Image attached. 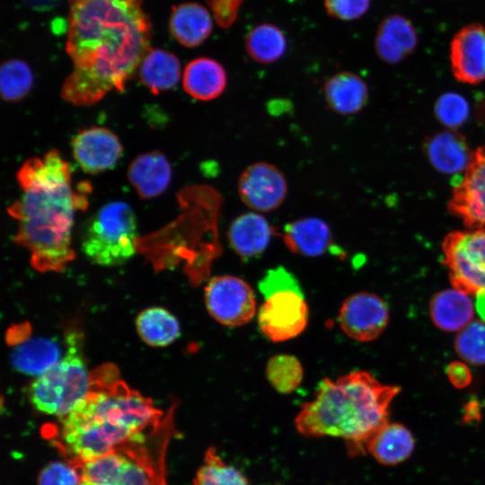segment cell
Segmentation results:
<instances>
[{"mask_svg":"<svg viewBox=\"0 0 485 485\" xmlns=\"http://www.w3.org/2000/svg\"><path fill=\"white\" fill-rule=\"evenodd\" d=\"M150 40L143 0H69L66 50L73 70L62 98L87 106L123 91L151 49Z\"/></svg>","mask_w":485,"mask_h":485,"instance_id":"1","label":"cell"},{"mask_svg":"<svg viewBox=\"0 0 485 485\" xmlns=\"http://www.w3.org/2000/svg\"><path fill=\"white\" fill-rule=\"evenodd\" d=\"M16 179L22 194L8 207L18 222L16 242L38 269H64L74 257L75 214L87 206L86 197L73 189L69 165L56 149L24 162Z\"/></svg>","mask_w":485,"mask_h":485,"instance_id":"2","label":"cell"},{"mask_svg":"<svg viewBox=\"0 0 485 485\" xmlns=\"http://www.w3.org/2000/svg\"><path fill=\"white\" fill-rule=\"evenodd\" d=\"M400 392L362 370L324 378L314 398L302 405L295 428L308 437H340L350 456L363 455L370 439L389 422L391 403Z\"/></svg>","mask_w":485,"mask_h":485,"instance_id":"3","label":"cell"},{"mask_svg":"<svg viewBox=\"0 0 485 485\" xmlns=\"http://www.w3.org/2000/svg\"><path fill=\"white\" fill-rule=\"evenodd\" d=\"M162 412L138 392L119 384L92 389L68 415L59 419L64 428L88 432L110 450L157 428Z\"/></svg>","mask_w":485,"mask_h":485,"instance_id":"4","label":"cell"},{"mask_svg":"<svg viewBox=\"0 0 485 485\" xmlns=\"http://www.w3.org/2000/svg\"><path fill=\"white\" fill-rule=\"evenodd\" d=\"M82 348L81 334L68 332L62 358L31 384L29 400L38 411L61 419L90 393L92 382Z\"/></svg>","mask_w":485,"mask_h":485,"instance_id":"5","label":"cell"},{"mask_svg":"<svg viewBox=\"0 0 485 485\" xmlns=\"http://www.w3.org/2000/svg\"><path fill=\"white\" fill-rule=\"evenodd\" d=\"M137 237V218L131 206L113 201L101 207L89 220L81 249L94 265L116 267L135 256Z\"/></svg>","mask_w":485,"mask_h":485,"instance_id":"6","label":"cell"},{"mask_svg":"<svg viewBox=\"0 0 485 485\" xmlns=\"http://www.w3.org/2000/svg\"><path fill=\"white\" fill-rule=\"evenodd\" d=\"M442 251L453 288L468 295L485 291V228L448 233Z\"/></svg>","mask_w":485,"mask_h":485,"instance_id":"7","label":"cell"},{"mask_svg":"<svg viewBox=\"0 0 485 485\" xmlns=\"http://www.w3.org/2000/svg\"><path fill=\"white\" fill-rule=\"evenodd\" d=\"M208 313L225 326L249 322L256 312L255 295L247 282L234 276H216L205 287Z\"/></svg>","mask_w":485,"mask_h":485,"instance_id":"8","label":"cell"},{"mask_svg":"<svg viewBox=\"0 0 485 485\" xmlns=\"http://www.w3.org/2000/svg\"><path fill=\"white\" fill-rule=\"evenodd\" d=\"M308 306L302 290H282L265 297L258 313L261 332L273 342L297 337L305 329Z\"/></svg>","mask_w":485,"mask_h":485,"instance_id":"9","label":"cell"},{"mask_svg":"<svg viewBox=\"0 0 485 485\" xmlns=\"http://www.w3.org/2000/svg\"><path fill=\"white\" fill-rule=\"evenodd\" d=\"M448 211L468 229L485 228V146L477 147L453 190Z\"/></svg>","mask_w":485,"mask_h":485,"instance_id":"10","label":"cell"},{"mask_svg":"<svg viewBox=\"0 0 485 485\" xmlns=\"http://www.w3.org/2000/svg\"><path fill=\"white\" fill-rule=\"evenodd\" d=\"M339 324L343 332L354 340L368 342L377 339L389 322V309L379 295L357 292L342 303Z\"/></svg>","mask_w":485,"mask_h":485,"instance_id":"11","label":"cell"},{"mask_svg":"<svg viewBox=\"0 0 485 485\" xmlns=\"http://www.w3.org/2000/svg\"><path fill=\"white\" fill-rule=\"evenodd\" d=\"M284 173L274 164L254 163L241 173L237 192L244 205L257 212H269L278 208L287 194Z\"/></svg>","mask_w":485,"mask_h":485,"instance_id":"12","label":"cell"},{"mask_svg":"<svg viewBox=\"0 0 485 485\" xmlns=\"http://www.w3.org/2000/svg\"><path fill=\"white\" fill-rule=\"evenodd\" d=\"M449 59L454 77L478 84L485 80V26L471 23L459 30L450 43Z\"/></svg>","mask_w":485,"mask_h":485,"instance_id":"13","label":"cell"},{"mask_svg":"<svg viewBox=\"0 0 485 485\" xmlns=\"http://www.w3.org/2000/svg\"><path fill=\"white\" fill-rule=\"evenodd\" d=\"M72 150L82 170L92 174L113 168L123 154L118 137L101 127L79 131L73 138Z\"/></svg>","mask_w":485,"mask_h":485,"instance_id":"14","label":"cell"},{"mask_svg":"<svg viewBox=\"0 0 485 485\" xmlns=\"http://www.w3.org/2000/svg\"><path fill=\"white\" fill-rule=\"evenodd\" d=\"M418 42L411 22L400 14H392L380 23L375 37V50L383 61L395 64L408 57Z\"/></svg>","mask_w":485,"mask_h":485,"instance_id":"15","label":"cell"},{"mask_svg":"<svg viewBox=\"0 0 485 485\" xmlns=\"http://www.w3.org/2000/svg\"><path fill=\"white\" fill-rule=\"evenodd\" d=\"M128 178L141 198H153L162 194L172 179V167L159 151L137 156L129 164Z\"/></svg>","mask_w":485,"mask_h":485,"instance_id":"16","label":"cell"},{"mask_svg":"<svg viewBox=\"0 0 485 485\" xmlns=\"http://www.w3.org/2000/svg\"><path fill=\"white\" fill-rule=\"evenodd\" d=\"M63 355L56 339L35 337L22 341L12 349L10 363L15 371L39 377L55 366Z\"/></svg>","mask_w":485,"mask_h":485,"instance_id":"17","label":"cell"},{"mask_svg":"<svg viewBox=\"0 0 485 485\" xmlns=\"http://www.w3.org/2000/svg\"><path fill=\"white\" fill-rule=\"evenodd\" d=\"M272 234L273 228L263 216L247 212L232 221L227 238L235 253L242 258H251L265 251Z\"/></svg>","mask_w":485,"mask_h":485,"instance_id":"18","label":"cell"},{"mask_svg":"<svg viewBox=\"0 0 485 485\" xmlns=\"http://www.w3.org/2000/svg\"><path fill=\"white\" fill-rule=\"evenodd\" d=\"M226 84L225 67L210 57L195 58L183 71L184 91L198 101H208L218 98L225 92Z\"/></svg>","mask_w":485,"mask_h":485,"instance_id":"19","label":"cell"},{"mask_svg":"<svg viewBox=\"0 0 485 485\" xmlns=\"http://www.w3.org/2000/svg\"><path fill=\"white\" fill-rule=\"evenodd\" d=\"M323 95L330 110L340 115H351L359 112L366 106L368 89L359 75L342 71L325 81Z\"/></svg>","mask_w":485,"mask_h":485,"instance_id":"20","label":"cell"},{"mask_svg":"<svg viewBox=\"0 0 485 485\" xmlns=\"http://www.w3.org/2000/svg\"><path fill=\"white\" fill-rule=\"evenodd\" d=\"M169 29L182 46L195 48L211 34L213 21L208 10L198 3H183L172 9Z\"/></svg>","mask_w":485,"mask_h":485,"instance_id":"21","label":"cell"},{"mask_svg":"<svg viewBox=\"0 0 485 485\" xmlns=\"http://www.w3.org/2000/svg\"><path fill=\"white\" fill-rule=\"evenodd\" d=\"M283 241L295 254L316 257L322 255L331 248V234L323 220L305 217L285 225Z\"/></svg>","mask_w":485,"mask_h":485,"instance_id":"22","label":"cell"},{"mask_svg":"<svg viewBox=\"0 0 485 485\" xmlns=\"http://www.w3.org/2000/svg\"><path fill=\"white\" fill-rule=\"evenodd\" d=\"M425 150L432 165L446 174L464 172L472 154L465 138L453 129L432 136Z\"/></svg>","mask_w":485,"mask_h":485,"instance_id":"23","label":"cell"},{"mask_svg":"<svg viewBox=\"0 0 485 485\" xmlns=\"http://www.w3.org/2000/svg\"><path fill=\"white\" fill-rule=\"evenodd\" d=\"M429 313L437 328L451 332L463 330L472 321L474 307L468 295L452 288L432 296Z\"/></svg>","mask_w":485,"mask_h":485,"instance_id":"24","label":"cell"},{"mask_svg":"<svg viewBox=\"0 0 485 485\" xmlns=\"http://www.w3.org/2000/svg\"><path fill=\"white\" fill-rule=\"evenodd\" d=\"M414 445L413 435L404 425L388 422L370 439L366 451L379 463L392 466L408 459Z\"/></svg>","mask_w":485,"mask_h":485,"instance_id":"25","label":"cell"},{"mask_svg":"<svg viewBox=\"0 0 485 485\" xmlns=\"http://www.w3.org/2000/svg\"><path fill=\"white\" fill-rule=\"evenodd\" d=\"M138 68L141 82L154 94L172 89L181 78L178 57L161 48L150 49Z\"/></svg>","mask_w":485,"mask_h":485,"instance_id":"26","label":"cell"},{"mask_svg":"<svg viewBox=\"0 0 485 485\" xmlns=\"http://www.w3.org/2000/svg\"><path fill=\"white\" fill-rule=\"evenodd\" d=\"M141 340L155 348L167 347L181 335L178 319L167 309L153 306L143 310L136 319Z\"/></svg>","mask_w":485,"mask_h":485,"instance_id":"27","label":"cell"},{"mask_svg":"<svg viewBox=\"0 0 485 485\" xmlns=\"http://www.w3.org/2000/svg\"><path fill=\"white\" fill-rule=\"evenodd\" d=\"M248 56L260 64H271L282 57L287 49L284 32L276 25L262 23L253 27L245 37Z\"/></svg>","mask_w":485,"mask_h":485,"instance_id":"28","label":"cell"},{"mask_svg":"<svg viewBox=\"0 0 485 485\" xmlns=\"http://www.w3.org/2000/svg\"><path fill=\"white\" fill-rule=\"evenodd\" d=\"M193 485H249L247 478L235 467L228 464L209 446L205 452L203 463L198 469Z\"/></svg>","mask_w":485,"mask_h":485,"instance_id":"29","label":"cell"},{"mask_svg":"<svg viewBox=\"0 0 485 485\" xmlns=\"http://www.w3.org/2000/svg\"><path fill=\"white\" fill-rule=\"evenodd\" d=\"M266 377L277 392L287 394L299 387L303 381L304 370L295 356L278 354L268 360Z\"/></svg>","mask_w":485,"mask_h":485,"instance_id":"30","label":"cell"},{"mask_svg":"<svg viewBox=\"0 0 485 485\" xmlns=\"http://www.w3.org/2000/svg\"><path fill=\"white\" fill-rule=\"evenodd\" d=\"M33 84L30 66L22 60L11 59L0 67V94L3 100L15 102L25 98Z\"/></svg>","mask_w":485,"mask_h":485,"instance_id":"31","label":"cell"},{"mask_svg":"<svg viewBox=\"0 0 485 485\" xmlns=\"http://www.w3.org/2000/svg\"><path fill=\"white\" fill-rule=\"evenodd\" d=\"M454 348L464 361L475 366L485 365V322L472 321L460 331Z\"/></svg>","mask_w":485,"mask_h":485,"instance_id":"32","label":"cell"},{"mask_svg":"<svg viewBox=\"0 0 485 485\" xmlns=\"http://www.w3.org/2000/svg\"><path fill=\"white\" fill-rule=\"evenodd\" d=\"M469 110L466 99L455 93H444L435 104L437 119L451 129L462 126L466 121Z\"/></svg>","mask_w":485,"mask_h":485,"instance_id":"33","label":"cell"},{"mask_svg":"<svg viewBox=\"0 0 485 485\" xmlns=\"http://www.w3.org/2000/svg\"><path fill=\"white\" fill-rule=\"evenodd\" d=\"M38 485H81L80 466L73 462H51L39 473Z\"/></svg>","mask_w":485,"mask_h":485,"instance_id":"34","label":"cell"},{"mask_svg":"<svg viewBox=\"0 0 485 485\" xmlns=\"http://www.w3.org/2000/svg\"><path fill=\"white\" fill-rule=\"evenodd\" d=\"M264 298L282 290H302L295 277L283 267L269 269L259 283Z\"/></svg>","mask_w":485,"mask_h":485,"instance_id":"35","label":"cell"},{"mask_svg":"<svg viewBox=\"0 0 485 485\" xmlns=\"http://www.w3.org/2000/svg\"><path fill=\"white\" fill-rule=\"evenodd\" d=\"M371 0H323L327 13L342 21L362 17L369 9Z\"/></svg>","mask_w":485,"mask_h":485,"instance_id":"36","label":"cell"},{"mask_svg":"<svg viewBox=\"0 0 485 485\" xmlns=\"http://www.w3.org/2000/svg\"><path fill=\"white\" fill-rule=\"evenodd\" d=\"M217 24L230 27L237 18L242 0H207Z\"/></svg>","mask_w":485,"mask_h":485,"instance_id":"37","label":"cell"},{"mask_svg":"<svg viewBox=\"0 0 485 485\" xmlns=\"http://www.w3.org/2000/svg\"><path fill=\"white\" fill-rule=\"evenodd\" d=\"M445 373L450 383L458 389L467 387L472 379L468 366L460 361L451 362L446 366Z\"/></svg>","mask_w":485,"mask_h":485,"instance_id":"38","label":"cell"},{"mask_svg":"<svg viewBox=\"0 0 485 485\" xmlns=\"http://www.w3.org/2000/svg\"><path fill=\"white\" fill-rule=\"evenodd\" d=\"M481 419V408L477 401H471L465 406L463 420L467 423L479 420Z\"/></svg>","mask_w":485,"mask_h":485,"instance_id":"39","label":"cell"},{"mask_svg":"<svg viewBox=\"0 0 485 485\" xmlns=\"http://www.w3.org/2000/svg\"><path fill=\"white\" fill-rule=\"evenodd\" d=\"M475 309L481 320L485 322V291L476 295Z\"/></svg>","mask_w":485,"mask_h":485,"instance_id":"40","label":"cell"},{"mask_svg":"<svg viewBox=\"0 0 485 485\" xmlns=\"http://www.w3.org/2000/svg\"><path fill=\"white\" fill-rule=\"evenodd\" d=\"M81 485H89V484H86V483H83V482H81Z\"/></svg>","mask_w":485,"mask_h":485,"instance_id":"41","label":"cell"}]
</instances>
